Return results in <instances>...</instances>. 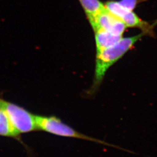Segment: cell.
Instances as JSON below:
<instances>
[{
	"mask_svg": "<svg viewBox=\"0 0 157 157\" xmlns=\"http://www.w3.org/2000/svg\"><path fill=\"white\" fill-rule=\"evenodd\" d=\"M144 36L145 34L141 33L132 37H122L114 45L96 53L95 74L90 93H94L100 87L108 69L130 50Z\"/></svg>",
	"mask_w": 157,
	"mask_h": 157,
	"instance_id": "1",
	"label": "cell"
},
{
	"mask_svg": "<svg viewBox=\"0 0 157 157\" xmlns=\"http://www.w3.org/2000/svg\"><path fill=\"white\" fill-rule=\"evenodd\" d=\"M36 122L37 130L44 131L52 135L63 137L73 138L83 140L89 141L104 146H108L118 150L137 154L136 152L125 149L119 146L109 143L104 140L84 135L73 129L72 127L63 123L59 118L55 116H42L36 115Z\"/></svg>",
	"mask_w": 157,
	"mask_h": 157,
	"instance_id": "2",
	"label": "cell"
},
{
	"mask_svg": "<svg viewBox=\"0 0 157 157\" xmlns=\"http://www.w3.org/2000/svg\"><path fill=\"white\" fill-rule=\"evenodd\" d=\"M0 109L19 135L37 130L36 122V115L24 108L0 97Z\"/></svg>",
	"mask_w": 157,
	"mask_h": 157,
	"instance_id": "3",
	"label": "cell"
},
{
	"mask_svg": "<svg viewBox=\"0 0 157 157\" xmlns=\"http://www.w3.org/2000/svg\"><path fill=\"white\" fill-rule=\"evenodd\" d=\"M104 6L108 11L124 23L126 28L140 29L145 35L153 36L155 34L153 29L157 25V21L153 24L144 21L138 17L133 11L127 10L121 6L117 1H108L104 4Z\"/></svg>",
	"mask_w": 157,
	"mask_h": 157,
	"instance_id": "4",
	"label": "cell"
},
{
	"mask_svg": "<svg viewBox=\"0 0 157 157\" xmlns=\"http://www.w3.org/2000/svg\"><path fill=\"white\" fill-rule=\"evenodd\" d=\"M89 21L93 30L101 29L121 36H123V34L127 28L124 23L108 11L105 7Z\"/></svg>",
	"mask_w": 157,
	"mask_h": 157,
	"instance_id": "5",
	"label": "cell"
},
{
	"mask_svg": "<svg viewBox=\"0 0 157 157\" xmlns=\"http://www.w3.org/2000/svg\"><path fill=\"white\" fill-rule=\"evenodd\" d=\"M95 34L96 53L114 45L123 36L115 35L101 29L94 30Z\"/></svg>",
	"mask_w": 157,
	"mask_h": 157,
	"instance_id": "6",
	"label": "cell"
},
{
	"mask_svg": "<svg viewBox=\"0 0 157 157\" xmlns=\"http://www.w3.org/2000/svg\"><path fill=\"white\" fill-rule=\"evenodd\" d=\"M86 17L89 21L104 8V4L100 0H78Z\"/></svg>",
	"mask_w": 157,
	"mask_h": 157,
	"instance_id": "7",
	"label": "cell"
},
{
	"mask_svg": "<svg viewBox=\"0 0 157 157\" xmlns=\"http://www.w3.org/2000/svg\"><path fill=\"white\" fill-rule=\"evenodd\" d=\"M0 136L11 137L17 140H21V136L19 135L12 126L6 114L0 109Z\"/></svg>",
	"mask_w": 157,
	"mask_h": 157,
	"instance_id": "8",
	"label": "cell"
},
{
	"mask_svg": "<svg viewBox=\"0 0 157 157\" xmlns=\"http://www.w3.org/2000/svg\"><path fill=\"white\" fill-rule=\"evenodd\" d=\"M147 0H119V4L127 10L133 11L139 4Z\"/></svg>",
	"mask_w": 157,
	"mask_h": 157,
	"instance_id": "9",
	"label": "cell"
}]
</instances>
